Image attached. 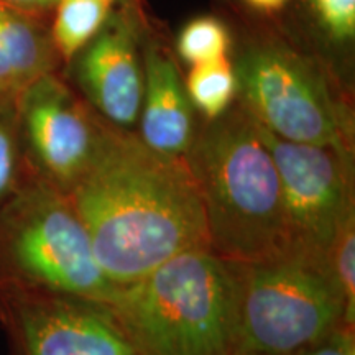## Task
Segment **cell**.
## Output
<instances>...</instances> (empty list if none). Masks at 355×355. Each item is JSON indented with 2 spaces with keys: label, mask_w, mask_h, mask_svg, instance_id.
<instances>
[{
  "label": "cell",
  "mask_w": 355,
  "mask_h": 355,
  "mask_svg": "<svg viewBox=\"0 0 355 355\" xmlns=\"http://www.w3.org/2000/svg\"><path fill=\"white\" fill-rule=\"evenodd\" d=\"M0 42L20 94L40 78L56 73L60 56L50 30L44 28L33 13L0 3Z\"/></svg>",
  "instance_id": "cell-12"
},
{
  "label": "cell",
  "mask_w": 355,
  "mask_h": 355,
  "mask_svg": "<svg viewBox=\"0 0 355 355\" xmlns=\"http://www.w3.org/2000/svg\"><path fill=\"white\" fill-rule=\"evenodd\" d=\"M20 91L17 87L15 79H13L10 64L6 56L3 44L0 42V105L3 104H17Z\"/></svg>",
  "instance_id": "cell-20"
},
{
  "label": "cell",
  "mask_w": 355,
  "mask_h": 355,
  "mask_svg": "<svg viewBox=\"0 0 355 355\" xmlns=\"http://www.w3.org/2000/svg\"><path fill=\"white\" fill-rule=\"evenodd\" d=\"M234 266L235 352L290 355L345 322L343 293L327 260L291 252Z\"/></svg>",
  "instance_id": "cell-5"
},
{
  "label": "cell",
  "mask_w": 355,
  "mask_h": 355,
  "mask_svg": "<svg viewBox=\"0 0 355 355\" xmlns=\"http://www.w3.org/2000/svg\"><path fill=\"white\" fill-rule=\"evenodd\" d=\"M311 12L324 37L336 46L355 40V0H309Z\"/></svg>",
  "instance_id": "cell-18"
},
{
  "label": "cell",
  "mask_w": 355,
  "mask_h": 355,
  "mask_svg": "<svg viewBox=\"0 0 355 355\" xmlns=\"http://www.w3.org/2000/svg\"><path fill=\"white\" fill-rule=\"evenodd\" d=\"M282 183L288 254L327 260L337 234L355 214L352 155L332 146L283 140L257 123Z\"/></svg>",
  "instance_id": "cell-7"
},
{
  "label": "cell",
  "mask_w": 355,
  "mask_h": 355,
  "mask_svg": "<svg viewBox=\"0 0 355 355\" xmlns=\"http://www.w3.org/2000/svg\"><path fill=\"white\" fill-rule=\"evenodd\" d=\"M144 355H232L237 273L211 248L173 257L109 303Z\"/></svg>",
  "instance_id": "cell-3"
},
{
  "label": "cell",
  "mask_w": 355,
  "mask_h": 355,
  "mask_svg": "<svg viewBox=\"0 0 355 355\" xmlns=\"http://www.w3.org/2000/svg\"><path fill=\"white\" fill-rule=\"evenodd\" d=\"M0 290L46 291L112 303L121 286L97 261L69 196L26 171L0 207Z\"/></svg>",
  "instance_id": "cell-4"
},
{
  "label": "cell",
  "mask_w": 355,
  "mask_h": 355,
  "mask_svg": "<svg viewBox=\"0 0 355 355\" xmlns=\"http://www.w3.org/2000/svg\"><path fill=\"white\" fill-rule=\"evenodd\" d=\"M144 99L139 115V139L155 152L184 158L196 139L194 109L184 79L170 53L148 42L141 53Z\"/></svg>",
  "instance_id": "cell-11"
},
{
  "label": "cell",
  "mask_w": 355,
  "mask_h": 355,
  "mask_svg": "<svg viewBox=\"0 0 355 355\" xmlns=\"http://www.w3.org/2000/svg\"><path fill=\"white\" fill-rule=\"evenodd\" d=\"M26 171L17 104H3L0 105V207L19 189Z\"/></svg>",
  "instance_id": "cell-16"
},
{
  "label": "cell",
  "mask_w": 355,
  "mask_h": 355,
  "mask_svg": "<svg viewBox=\"0 0 355 355\" xmlns=\"http://www.w3.org/2000/svg\"><path fill=\"white\" fill-rule=\"evenodd\" d=\"M232 355H252V354H243V352H234Z\"/></svg>",
  "instance_id": "cell-23"
},
{
  "label": "cell",
  "mask_w": 355,
  "mask_h": 355,
  "mask_svg": "<svg viewBox=\"0 0 355 355\" xmlns=\"http://www.w3.org/2000/svg\"><path fill=\"white\" fill-rule=\"evenodd\" d=\"M184 162L201 194L209 248L217 257L245 265L290 252L277 165L239 102L198 130Z\"/></svg>",
  "instance_id": "cell-2"
},
{
  "label": "cell",
  "mask_w": 355,
  "mask_h": 355,
  "mask_svg": "<svg viewBox=\"0 0 355 355\" xmlns=\"http://www.w3.org/2000/svg\"><path fill=\"white\" fill-rule=\"evenodd\" d=\"M230 33L216 17H198L183 26L176 40V51L188 64L207 63L229 56Z\"/></svg>",
  "instance_id": "cell-15"
},
{
  "label": "cell",
  "mask_w": 355,
  "mask_h": 355,
  "mask_svg": "<svg viewBox=\"0 0 355 355\" xmlns=\"http://www.w3.org/2000/svg\"><path fill=\"white\" fill-rule=\"evenodd\" d=\"M288 0H245L247 6L260 12H277L286 6Z\"/></svg>",
  "instance_id": "cell-22"
},
{
  "label": "cell",
  "mask_w": 355,
  "mask_h": 355,
  "mask_svg": "<svg viewBox=\"0 0 355 355\" xmlns=\"http://www.w3.org/2000/svg\"><path fill=\"white\" fill-rule=\"evenodd\" d=\"M186 94L194 110L207 122L216 121L234 105L237 99V78L234 61L229 56L191 66L184 79Z\"/></svg>",
  "instance_id": "cell-14"
},
{
  "label": "cell",
  "mask_w": 355,
  "mask_h": 355,
  "mask_svg": "<svg viewBox=\"0 0 355 355\" xmlns=\"http://www.w3.org/2000/svg\"><path fill=\"white\" fill-rule=\"evenodd\" d=\"M290 355H355V326L340 322L321 339Z\"/></svg>",
  "instance_id": "cell-19"
},
{
  "label": "cell",
  "mask_w": 355,
  "mask_h": 355,
  "mask_svg": "<svg viewBox=\"0 0 355 355\" xmlns=\"http://www.w3.org/2000/svg\"><path fill=\"white\" fill-rule=\"evenodd\" d=\"M239 104L283 140L354 153L352 119L324 71L278 42L252 43L234 61Z\"/></svg>",
  "instance_id": "cell-6"
},
{
  "label": "cell",
  "mask_w": 355,
  "mask_h": 355,
  "mask_svg": "<svg viewBox=\"0 0 355 355\" xmlns=\"http://www.w3.org/2000/svg\"><path fill=\"white\" fill-rule=\"evenodd\" d=\"M60 0H0L2 6L17 8V10L21 12H28V13H35L40 10H44V8H50Z\"/></svg>",
  "instance_id": "cell-21"
},
{
  "label": "cell",
  "mask_w": 355,
  "mask_h": 355,
  "mask_svg": "<svg viewBox=\"0 0 355 355\" xmlns=\"http://www.w3.org/2000/svg\"><path fill=\"white\" fill-rule=\"evenodd\" d=\"M73 60L76 83L92 110L114 127H135L144 99L135 24L127 15H110L99 35Z\"/></svg>",
  "instance_id": "cell-10"
},
{
  "label": "cell",
  "mask_w": 355,
  "mask_h": 355,
  "mask_svg": "<svg viewBox=\"0 0 355 355\" xmlns=\"http://www.w3.org/2000/svg\"><path fill=\"white\" fill-rule=\"evenodd\" d=\"M344 298L345 322L355 326V214L349 216L327 255Z\"/></svg>",
  "instance_id": "cell-17"
},
{
  "label": "cell",
  "mask_w": 355,
  "mask_h": 355,
  "mask_svg": "<svg viewBox=\"0 0 355 355\" xmlns=\"http://www.w3.org/2000/svg\"><path fill=\"white\" fill-rule=\"evenodd\" d=\"M68 196L97 261L117 286L186 250L209 248L201 194L184 158L155 152L112 123Z\"/></svg>",
  "instance_id": "cell-1"
},
{
  "label": "cell",
  "mask_w": 355,
  "mask_h": 355,
  "mask_svg": "<svg viewBox=\"0 0 355 355\" xmlns=\"http://www.w3.org/2000/svg\"><path fill=\"white\" fill-rule=\"evenodd\" d=\"M17 119L28 170L66 194L92 165L109 127L56 73L21 91Z\"/></svg>",
  "instance_id": "cell-9"
},
{
  "label": "cell",
  "mask_w": 355,
  "mask_h": 355,
  "mask_svg": "<svg viewBox=\"0 0 355 355\" xmlns=\"http://www.w3.org/2000/svg\"><path fill=\"white\" fill-rule=\"evenodd\" d=\"M115 0H60L50 35L60 60L73 61L112 15Z\"/></svg>",
  "instance_id": "cell-13"
},
{
  "label": "cell",
  "mask_w": 355,
  "mask_h": 355,
  "mask_svg": "<svg viewBox=\"0 0 355 355\" xmlns=\"http://www.w3.org/2000/svg\"><path fill=\"white\" fill-rule=\"evenodd\" d=\"M8 355H144L109 303L46 291L0 290Z\"/></svg>",
  "instance_id": "cell-8"
}]
</instances>
